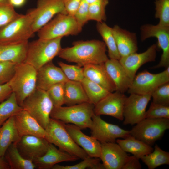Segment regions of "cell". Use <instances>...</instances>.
<instances>
[{
	"label": "cell",
	"mask_w": 169,
	"mask_h": 169,
	"mask_svg": "<svg viewBox=\"0 0 169 169\" xmlns=\"http://www.w3.org/2000/svg\"><path fill=\"white\" fill-rule=\"evenodd\" d=\"M58 64L69 80L81 82L84 78L83 67L77 64H67L61 61L58 62Z\"/></svg>",
	"instance_id": "74e56055"
},
{
	"label": "cell",
	"mask_w": 169,
	"mask_h": 169,
	"mask_svg": "<svg viewBox=\"0 0 169 169\" xmlns=\"http://www.w3.org/2000/svg\"><path fill=\"white\" fill-rule=\"evenodd\" d=\"M155 17L159 19L157 25L169 27V0H155Z\"/></svg>",
	"instance_id": "8d00e7d4"
},
{
	"label": "cell",
	"mask_w": 169,
	"mask_h": 169,
	"mask_svg": "<svg viewBox=\"0 0 169 169\" xmlns=\"http://www.w3.org/2000/svg\"><path fill=\"white\" fill-rule=\"evenodd\" d=\"M9 0H0V4L9 3Z\"/></svg>",
	"instance_id": "f907efd6"
},
{
	"label": "cell",
	"mask_w": 169,
	"mask_h": 169,
	"mask_svg": "<svg viewBox=\"0 0 169 169\" xmlns=\"http://www.w3.org/2000/svg\"><path fill=\"white\" fill-rule=\"evenodd\" d=\"M82 0H64L67 13L74 16Z\"/></svg>",
	"instance_id": "bcb514c9"
},
{
	"label": "cell",
	"mask_w": 169,
	"mask_h": 169,
	"mask_svg": "<svg viewBox=\"0 0 169 169\" xmlns=\"http://www.w3.org/2000/svg\"><path fill=\"white\" fill-rule=\"evenodd\" d=\"M128 156L116 142L101 143L100 158L105 169H122Z\"/></svg>",
	"instance_id": "ac0fdd59"
},
{
	"label": "cell",
	"mask_w": 169,
	"mask_h": 169,
	"mask_svg": "<svg viewBox=\"0 0 169 169\" xmlns=\"http://www.w3.org/2000/svg\"><path fill=\"white\" fill-rule=\"evenodd\" d=\"M145 118L169 119V106L152 102L148 110L146 111Z\"/></svg>",
	"instance_id": "b9f144b4"
},
{
	"label": "cell",
	"mask_w": 169,
	"mask_h": 169,
	"mask_svg": "<svg viewBox=\"0 0 169 169\" xmlns=\"http://www.w3.org/2000/svg\"><path fill=\"white\" fill-rule=\"evenodd\" d=\"M140 159L135 156H128L122 169H141V166Z\"/></svg>",
	"instance_id": "f6af8a7d"
},
{
	"label": "cell",
	"mask_w": 169,
	"mask_h": 169,
	"mask_svg": "<svg viewBox=\"0 0 169 169\" xmlns=\"http://www.w3.org/2000/svg\"><path fill=\"white\" fill-rule=\"evenodd\" d=\"M169 128V119L145 118L129 131L130 135L152 146Z\"/></svg>",
	"instance_id": "9c48e42d"
},
{
	"label": "cell",
	"mask_w": 169,
	"mask_h": 169,
	"mask_svg": "<svg viewBox=\"0 0 169 169\" xmlns=\"http://www.w3.org/2000/svg\"><path fill=\"white\" fill-rule=\"evenodd\" d=\"M74 16L82 27L89 21V3L86 0H82Z\"/></svg>",
	"instance_id": "ee69618b"
},
{
	"label": "cell",
	"mask_w": 169,
	"mask_h": 169,
	"mask_svg": "<svg viewBox=\"0 0 169 169\" xmlns=\"http://www.w3.org/2000/svg\"><path fill=\"white\" fill-rule=\"evenodd\" d=\"M33 12V27L37 32L57 14L66 13L64 0H38Z\"/></svg>",
	"instance_id": "5bb4252c"
},
{
	"label": "cell",
	"mask_w": 169,
	"mask_h": 169,
	"mask_svg": "<svg viewBox=\"0 0 169 169\" xmlns=\"http://www.w3.org/2000/svg\"><path fill=\"white\" fill-rule=\"evenodd\" d=\"M62 38L44 39L38 38L28 42L24 62L31 65L37 70L52 61L58 55L62 48Z\"/></svg>",
	"instance_id": "7a4b0ae2"
},
{
	"label": "cell",
	"mask_w": 169,
	"mask_h": 169,
	"mask_svg": "<svg viewBox=\"0 0 169 169\" xmlns=\"http://www.w3.org/2000/svg\"><path fill=\"white\" fill-rule=\"evenodd\" d=\"M104 42L99 40L74 42L70 47L62 48L58 56L83 67L90 64L104 63L108 59Z\"/></svg>",
	"instance_id": "6da1fadb"
},
{
	"label": "cell",
	"mask_w": 169,
	"mask_h": 169,
	"mask_svg": "<svg viewBox=\"0 0 169 169\" xmlns=\"http://www.w3.org/2000/svg\"><path fill=\"white\" fill-rule=\"evenodd\" d=\"M79 163L71 166H62L58 164L54 165L52 169H105V167L100 162L99 158L88 157L84 159Z\"/></svg>",
	"instance_id": "d590c367"
},
{
	"label": "cell",
	"mask_w": 169,
	"mask_h": 169,
	"mask_svg": "<svg viewBox=\"0 0 169 169\" xmlns=\"http://www.w3.org/2000/svg\"><path fill=\"white\" fill-rule=\"evenodd\" d=\"M108 3L109 0H95L89 4V21L97 22L105 21V8Z\"/></svg>",
	"instance_id": "e575fe53"
},
{
	"label": "cell",
	"mask_w": 169,
	"mask_h": 169,
	"mask_svg": "<svg viewBox=\"0 0 169 169\" xmlns=\"http://www.w3.org/2000/svg\"><path fill=\"white\" fill-rule=\"evenodd\" d=\"M152 102L169 106V82L164 84L153 91L151 95Z\"/></svg>",
	"instance_id": "ab89813d"
},
{
	"label": "cell",
	"mask_w": 169,
	"mask_h": 169,
	"mask_svg": "<svg viewBox=\"0 0 169 169\" xmlns=\"http://www.w3.org/2000/svg\"><path fill=\"white\" fill-rule=\"evenodd\" d=\"M16 144L21 154L33 161L46 153L49 143L44 138L28 135L21 137Z\"/></svg>",
	"instance_id": "2e32d148"
},
{
	"label": "cell",
	"mask_w": 169,
	"mask_h": 169,
	"mask_svg": "<svg viewBox=\"0 0 169 169\" xmlns=\"http://www.w3.org/2000/svg\"><path fill=\"white\" fill-rule=\"evenodd\" d=\"M168 82L169 67L157 74H152L145 70L135 76L127 91L130 94H147L152 93L158 87Z\"/></svg>",
	"instance_id": "30bf717a"
},
{
	"label": "cell",
	"mask_w": 169,
	"mask_h": 169,
	"mask_svg": "<svg viewBox=\"0 0 169 169\" xmlns=\"http://www.w3.org/2000/svg\"><path fill=\"white\" fill-rule=\"evenodd\" d=\"M65 127L75 142L82 148L89 157L100 158L101 143L91 136L84 133L76 125L65 124Z\"/></svg>",
	"instance_id": "ffe728a7"
},
{
	"label": "cell",
	"mask_w": 169,
	"mask_h": 169,
	"mask_svg": "<svg viewBox=\"0 0 169 169\" xmlns=\"http://www.w3.org/2000/svg\"><path fill=\"white\" fill-rule=\"evenodd\" d=\"M127 97L124 93L117 91L110 93L95 105L94 114L110 116L123 120L124 107Z\"/></svg>",
	"instance_id": "9a60e30c"
},
{
	"label": "cell",
	"mask_w": 169,
	"mask_h": 169,
	"mask_svg": "<svg viewBox=\"0 0 169 169\" xmlns=\"http://www.w3.org/2000/svg\"><path fill=\"white\" fill-rule=\"evenodd\" d=\"M151 93L131 94L127 97L123 109L124 125H132L145 118L146 107L151 98Z\"/></svg>",
	"instance_id": "4fadbf2b"
},
{
	"label": "cell",
	"mask_w": 169,
	"mask_h": 169,
	"mask_svg": "<svg viewBox=\"0 0 169 169\" xmlns=\"http://www.w3.org/2000/svg\"><path fill=\"white\" fill-rule=\"evenodd\" d=\"M69 80L60 67L52 61L37 70L36 88L46 91L53 85Z\"/></svg>",
	"instance_id": "d6986e66"
},
{
	"label": "cell",
	"mask_w": 169,
	"mask_h": 169,
	"mask_svg": "<svg viewBox=\"0 0 169 169\" xmlns=\"http://www.w3.org/2000/svg\"><path fill=\"white\" fill-rule=\"evenodd\" d=\"M4 157L10 169H34L33 161L24 158L19 152L16 143H12L7 149Z\"/></svg>",
	"instance_id": "f546056e"
},
{
	"label": "cell",
	"mask_w": 169,
	"mask_h": 169,
	"mask_svg": "<svg viewBox=\"0 0 169 169\" xmlns=\"http://www.w3.org/2000/svg\"><path fill=\"white\" fill-rule=\"evenodd\" d=\"M36 77L37 70L31 65L24 62L16 64L13 75L8 83L21 106L36 88Z\"/></svg>",
	"instance_id": "5b68a950"
},
{
	"label": "cell",
	"mask_w": 169,
	"mask_h": 169,
	"mask_svg": "<svg viewBox=\"0 0 169 169\" xmlns=\"http://www.w3.org/2000/svg\"><path fill=\"white\" fill-rule=\"evenodd\" d=\"M0 169H10L4 156H0Z\"/></svg>",
	"instance_id": "681fc988"
},
{
	"label": "cell",
	"mask_w": 169,
	"mask_h": 169,
	"mask_svg": "<svg viewBox=\"0 0 169 169\" xmlns=\"http://www.w3.org/2000/svg\"><path fill=\"white\" fill-rule=\"evenodd\" d=\"M16 64L10 61L0 62V85L9 81L14 74Z\"/></svg>",
	"instance_id": "7bdbcfd3"
},
{
	"label": "cell",
	"mask_w": 169,
	"mask_h": 169,
	"mask_svg": "<svg viewBox=\"0 0 169 169\" xmlns=\"http://www.w3.org/2000/svg\"><path fill=\"white\" fill-rule=\"evenodd\" d=\"M64 83L56 84L46 91L54 107L62 106L64 104Z\"/></svg>",
	"instance_id": "f35d334b"
},
{
	"label": "cell",
	"mask_w": 169,
	"mask_h": 169,
	"mask_svg": "<svg viewBox=\"0 0 169 169\" xmlns=\"http://www.w3.org/2000/svg\"><path fill=\"white\" fill-rule=\"evenodd\" d=\"M105 65L115 84L116 91L122 93L127 91L132 80L119 60L109 59L105 63Z\"/></svg>",
	"instance_id": "603a6c76"
},
{
	"label": "cell",
	"mask_w": 169,
	"mask_h": 169,
	"mask_svg": "<svg viewBox=\"0 0 169 169\" xmlns=\"http://www.w3.org/2000/svg\"><path fill=\"white\" fill-rule=\"evenodd\" d=\"M81 83L89 102L94 105L111 93L101 86L85 77Z\"/></svg>",
	"instance_id": "d6a6232c"
},
{
	"label": "cell",
	"mask_w": 169,
	"mask_h": 169,
	"mask_svg": "<svg viewBox=\"0 0 169 169\" xmlns=\"http://www.w3.org/2000/svg\"><path fill=\"white\" fill-rule=\"evenodd\" d=\"M20 15L9 3L0 4V28L17 18Z\"/></svg>",
	"instance_id": "60d3db41"
},
{
	"label": "cell",
	"mask_w": 169,
	"mask_h": 169,
	"mask_svg": "<svg viewBox=\"0 0 169 169\" xmlns=\"http://www.w3.org/2000/svg\"><path fill=\"white\" fill-rule=\"evenodd\" d=\"M83 67L85 78L101 86L110 92L116 91L115 84L106 70L105 63L90 64Z\"/></svg>",
	"instance_id": "d4e9b609"
},
{
	"label": "cell",
	"mask_w": 169,
	"mask_h": 169,
	"mask_svg": "<svg viewBox=\"0 0 169 169\" xmlns=\"http://www.w3.org/2000/svg\"><path fill=\"white\" fill-rule=\"evenodd\" d=\"M14 117L15 125L20 137L30 135L45 138V129L26 110L23 109Z\"/></svg>",
	"instance_id": "44dd1931"
},
{
	"label": "cell",
	"mask_w": 169,
	"mask_h": 169,
	"mask_svg": "<svg viewBox=\"0 0 169 169\" xmlns=\"http://www.w3.org/2000/svg\"><path fill=\"white\" fill-rule=\"evenodd\" d=\"M140 159L149 169H154L163 165H169V153L156 144L152 152Z\"/></svg>",
	"instance_id": "1f68e13d"
},
{
	"label": "cell",
	"mask_w": 169,
	"mask_h": 169,
	"mask_svg": "<svg viewBox=\"0 0 169 169\" xmlns=\"http://www.w3.org/2000/svg\"><path fill=\"white\" fill-rule=\"evenodd\" d=\"M23 109L18 104L14 93L12 92L6 99L0 103V126Z\"/></svg>",
	"instance_id": "836d02e7"
},
{
	"label": "cell",
	"mask_w": 169,
	"mask_h": 169,
	"mask_svg": "<svg viewBox=\"0 0 169 169\" xmlns=\"http://www.w3.org/2000/svg\"><path fill=\"white\" fill-rule=\"evenodd\" d=\"M94 106L88 102L67 106L54 107L50 117L65 124L74 125L81 130L90 129L94 114Z\"/></svg>",
	"instance_id": "3957f363"
},
{
	"label": "cell",
	"mask_w": 169,
	"mask_h": 169,
	"mask_svg": "<svg viewBox=\"0 0 169 169\" xmlns=\"http://www.w3.org/2000/svg\"><path fill=\"white\" fill-rule=\"evenodd\" d=\"M12 92L8 82L0 85V103L6 99Z\"/></svg>",
	"instance_id": "7dc6e473"
},
{
	"label": "cell",
	"mask_w": 169,
	"mask_h": 169,
	"mask_svg": "<svg viewBox=\"0 0 169 169\" xmlns=\"http://www.w3.org/2000/svg\"><path fill=\"white\" fill-rule=\"evenodd\" d=\"M28 42L10 43L0 42V62L10 61L16 64L23 62Z\"/></svg>",
	"instance_id": "484cf974"
},
{
	"label": "cell",
	"mask_w": 169,
	"mask_h": 169,
	"mask_svg": "<svg viewBox=\"0 0 169 169\" xmlns=\"http://www.w3.org/2000/svg\"><path fill=\"white\" fill-rule=\"evenodd\" d=\"M78 157L57 148L55 146L49 143L46 153L42 156L33 161L36 168L52 169L57 163L64 161H72L79 159Z\"/></svg>",
	"instance_id": "7402d4cb"
},
{
	"label": "cell",
	"mask_w": 169,
	"mask_h": 169,
	"mask_svg": "<svg viewBox=\"0 0 169 169\" xmlns=\"http://www.w3.org/2000/svg\"><path fill=\"white\" fill-rule=\"evenodd\" d=\"M96 27L108 48V56L110 59L119 60L121 57L117 49L112 28L105 22H97Z\"/></svg>",
	"instance_id": "4dcf8cb0"
},
{
	"label": "cell",
	"mask_w": 169,
	"mask_h": 169,
	"mask_svg": "<svg viewBox=\"0 0 169 169\" xmlns=\"http://www.w3.org/2000/svg\"><path fill=\"white\" fill-rule=\"evenodd\" d=\"M33 9L0 28V42L16 43L28 41L34 33Z\"/></svg>",
	"instance_id": "52a82bcc"
},
{
	"label": "cell",
	"mask_w": 169,
	"mask_h": 169,
	"mask_svg": "<svg viewBox=\"0 0 169 169\" xmlns=\"http://www.w3.org/2000/svg\"><path fill=\"white\" fill-rule=\"evenodd\" d=\"M26 0H9V4L14 7H20L23 6Z\"/></svg>",
	"instance_id": "c3c4849f"
},
{
	"label": "cell",
	"mask_w": 169,
	"mask_h": 169,
	"mask_svg": "<svg viewBox=\"0 0 169 169\" xmlns=\"http://www.w3.org/2000/svg\"><path fill=\"white\" fill-rule=\"evenodd\" d=\"M16 129L14 116L6 120L0 126V156H4L9 146L20 139Z\"/></svg>",
	"instance_id": "4316f807"
},
{
	"label": "cell",
	"mask_w": 169,
	"mask_h": 169,
	"mask_svg": "<svg viewBox=\"0 0 169 169\" xmlns=\"http://www.w3.org/2000/svg\"><path fill=\"white\" fill-rule=\"evenodd\" d=\"M116 142L125 152L131 153L139 159L154 150L152 146L131 135L122 139H117Z\"/></svg>",
	"instance_id": "f1b7e54d"
},
{
	"label": "cell",
	"mask_w": 169,
	"mask_h": 169,
	"mask_svg": "<svg viewBox=\"0 0 169 169\" xmlns=\"http://www.w3.org/2000/svg\"><path fill=\"white\" fill-rule=\"evenodd\" d=\"M21 106L45 129L54 107L46 91L36 88L24 100Z\"/></svg>",
	"instance_id": "ba28073f"
},
{
	"label": "cell",
	"mask_w": 169,
	"mask_h": 169,
	"mask_svg": "<svg viewBox=\"0 0 169 169\" xmlns=\"http://www.w3.org/2000/svg\"><path fill=\"white\" fill-rule=\"evenodd\" d=\"M65 123L50 118L45 129V138L49 143L58 146L59 149L82 160L89 156L77 144L67 131Z\"/></svg>",
	"instance_id": "277c9868"
},
{
	"label": "cell",
	"mask_w": 169,
	"mask_h": 169,
	"mask_svg": "<svg viewBox=\"0 0 169 169\" xmlns=\"http://www.w3.org/2000/svg\"><path fill=\"white\" fill-rule=\"evenodd\" d=\"M141 38L142 41L151 37L158 40L157 45L162 50L160 62L153 68L169 67V27H161L150 24H144L141 27Z\"/></svg>",
	"instance_id": "8fae6325"
},
{
	"label": "cell",
	"mask_w": 169,
	"mask_h": 169,
	"mask_svg": "<svg viewBox=\"0 0 169 169\" xmlns=\"http://www.w3.org/2000/svg\"><path fill=\"white\" fill-rule=\"evenodd\" d=\"M82 27L74 16L66 13L57 14L38 32V38L52 39L69 35H76Z\"/></svg>",
	"instance_id": "8992f818"
},
{
	"label": "cell",
	"mask_w": 169,
	"mask_h": 169,
	"mask_svg": "<svg viewBox=\"0 0 169 169\" xmlns=\"http://www.w3.org/2000/svg\"><path fill=\"white\" fill-rule=\"evenodd\" d=\"M91 136L104 142H115L119 138H125L130 135L129 131L123 129L118 125L104 121L100 116L93 114L90 128Z\"/></svg>",
	"instance_id": "7c38bea8"
},
{
	"label": "cell",
	"mask_w": 169,
	"mask_h": 169,
	"mask_svg": "<svg viewBox=\"0 0 169 169\" xmlns=\"http://www.w3.org/2000/svg\"><path fill=\"white\" fill-rule=\"evenodd\" d=\"M88 102L81 82L68 80L64 83V104L70 106Z\"/></svg>",
	"instance_id": "83f0119b"
},
{
	"label": "cell",
	"mask_w": 169,
	"mask_h": 169,
	"mask_svg": "<svg viewBox=\"0 0 169 169\" xmlns=\"http://www.w3.org/2000/svg\"><path fill=\"white\" fill-rule=\"evenodd\" d=\"M112 30L121 57L136 52L138 47L136 33L124 29L118 25H115Z\"/></svg>",
	"instance_id": "cb8c5ba5"
},
{
	"label": "cell",
	"mask_w": 169,
	"mask_h": 169,
	"mask_svg": "<svg viewBox=\"0 0 169 169\" xmlns=\"http://www.w3.org/2000/svg\"><path fill=\"white\" fill-rule=\"evenodd\" d=\"M158 48L157 44H153L143 52H136L121 57L119 61L132 80L136 75L137 71L141 66L155 60Z\"/></svg>",
	"instance_id": "e0dca14e"
}]
</instances>
